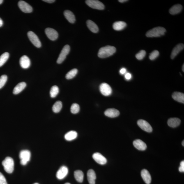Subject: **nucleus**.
Masks as SVG:
<instances>
[{
    "mask_svg": "<svg viewBox=\"0 0 184 184\" xmlns=\"http://www.w3.org/2000/svg\"><path fill=\"white\" fill-rule=\"evenodd\" d=\"M74 177L77 182L82 183L84 180V174L82 171L77 170L74 173Z\"/></svg>",
    "mask_w": 184,
    "mask_h": 184,
    "instance_id": "obj_28",
    "label": "nucleus"
},
{
    "mask_svg": "<svg viewBox=\"0 0 184 184\" xmlns=\"http://www.w3.org/2000/svg\"><path fill=\"white\" fill-rule=\"evenodd\" d=\"M0 184H8L6 179L1 172H0Z\"/></svg>",
    "mask_w": 184,
    "mask_h": 184,
    "instance_id": "obj_37",
    "label": "nucleus"
},
{
    "mask_svg": "<svg viewBox=\"0 0 184 184\" xmlns=\"http://www.w3.org/2000/svg\"><path fill=\"white\" fill-rule=\"evenodd\" d=\"M28 38L35 47L40 48L41 47V43L38 37L35 33L32 31H29L27 33Z\"/></svg>",
    "mask_w": 184,
    "mask_h": 184,
    "instance_id": "obj_7",
    "label": "nucleus"
},
{
    "mask_svg": "<svg viewBox=\"0 0 184 184\" xmlns=\"http://www.w3.org/2000/svg\"><path fill=\"white\" fill-rule=\"evenodd\" d=\"M125 79L127 80H129L131 79L132 75L130 73H128L125 74Z\"/></svg>",
    "mask_w": 184,
    "mask_h": 184,
    "instance_id": "obj_39",
    "label": "nucleus"
},
{
    "mask_svg": "<svg viewBox=\"0 0 184 184\" xmlns=\"http://www.w3.org/2000/svg\"><path fill=\"white\" fill-rule=\"evenodd\" d=\"M166 32L165 28L157 27L153 28L147 32L146 36L148 37H157L163 36Z\"/></svg>",
    "mask_w": 184,
    "mask_h": 184,
    "instance_id": "obj_2",
    "label": "nucleus"
},
{
    "mask_svg": "<svg viewBox=\"0 0 184 184\" xmlns=\"http://www.w3.org/2000/svg\"><path fill=\"white\" fill-rule=\"evenodd\" d=\"M3 0H0V4H1L3 3Z\"/></svg>",
    "mask_w": 184,
    "mask_h": 184,
    "instance_id": "obj_45",
    "label": "nucleus"
},
{
    "mask_svg": "<svg viewBox=\"0 0 184 184\" xmlns=\"http://www.w3.org/2000/svg\"><path fill=\"white\" fill-rule=\"evenodd\" d=\"M26 84L25 82H22L19 83L14 88L13 93L14 94L17 95L24 89L26 87Z\"/></svg>",
    "mask_w": 184,
    "mask_h": 184,
    "instance_id": "obj_26",
    "label": "nucleus"
},
{
    "mask_svg": "<svg viewBox=\"0 0 184 184\" xmlns=\"http://www.w3.org/2000/svg\"><path fill=\"white\" fill-rule=\"evenodd\" d=\"M181 120L178 118H170L168 120L167 123L169 127L172 128H176L180 125Z\"/></svg>",
    "mask_w": 184,
    "mask_h": 184,
    "instance_id": "obj_21",
    "label": "nucleus"
},
{
    "mask_svg": "<svg viewBox=\"0 0 184 184\" xmlns=\"http://www.w3.org/2000/svg\"><path fill=\"white\" fill-rule=\"evenodd\" d=\"M18 6L20 9L25 13H31L33 11V8L26 2L21 1L18 3Z\"/></svg>",
    "mask_w": 184,
    "mask_h": 184,
    "instance_id": "obj_11",
    "label": "nucleus"
},
{
    "mask_svg": "<svg viewBox=\"0 0 184 184\" xmlns=\"http://www.w3.org/2000/svg\"><path fill=\"white\" fill-rule=\"evenodd\" d=\"M184 141H183V142H182V145L184 146Z\"/></svg>",
    "mask_w": 184,
    "mask_h": 184,
    "instance_id": "obj_46",
    "label": "nucleus"
},
{
    "mask_svg": "<svg viewBox=\"0 0 184 184\" xmlns=\"http://www.w3.org/2000/svg\"><path fill=\"white\" fill-rule=\"evenodd\" d=\"M184 64L183 65V67H182V70H183V72H184Z\"/></svg>",
    "mask_w": 184,
    "mask_h": 184,
    "instance_id": "obj_44",
    "label": "nucleus"
},
{
    "mask_svg": "<svg viewBox=\"0 0 184 184\" xmlns=\"http://www.w3.org/2000/svg\"><path fill=\"white\" fill-rule=\"evenodd\" d=\"M119 1L120 3H123L125 2L128 1H127V0H119V1Z\"/></svg>",
    "mask_w": 184,
    "mask_h": 184,
    "instance_id": "obj_43",
    "label": "nucleus"
},
{
    "mask_svg": "<svg viewBox=\"0 0 184 184\" xmlns=\"http://www.w3.org/2000/svg\"><path fill=\"white\" fill-rule=\"evenodd\" d=\"M139 126L143 130L149 133L151 132L153 128L149 123L144 120L140 119L137 122Z\"/></svg>",
    "mask_w": 184,
    "mask_h": 184,
    "instance_id": "obj_9",
    "label": "nucleus"
},
{
    "mask_svg": "<svg viewBox=\"0 0 184 184\" xmlns=\"http://www.w3.org/2000/svg\"><path fill=\"white\" fill-rule=\"evenodd\" d=\"M2 165L5 171L9 174H11L14 169V162L13 159L7 157L2 162Z\"/></svg>",
    "mask_w": 184,
    "mask_h": 184,
    "instance_id": "obj_3",
    "label": "nucleus"
},
{
    "mask_svg": "<svg viewBox=\"0 0 184 184\" xmlns=\"http://www.w3.org/2000/svg\"><path fill=\"white\" fill-rule=\"evenodd\" d=\"M33 184H39V183H35Z\"/></svg>",
    "mask_w": 184,
    "mask_h": 184,
    "instance_id": "obj_48",
    "label": "nucleus"
},
{
    "mask_svg": "<svg viewBox=\"0 0 184 184\" xmlns=\"http://www.w3.org/2000/svg\"><path fill=\"white\" fill-rule=\"evenodd\" d=\"M126 26V23L123 21H118L113 24V27L115 30L119 31L124 29Z\"/></svg>",
    "mask_w": 184,
    "mask_h": 184,
    "instance_id": "obj_23",
    "label": "nucleus"
},
{
    "mask_svg": "<svg viewBox=\"0 0 184 184\" xmlns=\"http://www.w3.org/2000/svg\"><path fill=\"white\" fill-rule=\"evenodd\" d=\"M86 3L90 7L100 10L104 9L105 8L104 5L101 2L96 0H87Z\"/></svg>",
    "mask_w": 184,
    "mask_h": 184,
    "instance_id": "obj_5",
    "label": "nucleus"
},
{
    "mask_svg": "<svg viewBox=\"0 0 184 184\" xmlns=\"http://www.w3.org/2000/svg\"><path fill=\"white\" fill-rule=\"evenodd\" d=\"M93 157L94 160L97 163L103 165L107 163V159L101 154L96 153H94L93 155Z\"/></svg>",
    "mask_w": 184,
    "mask_h": 184,
    "instance_id": "obj_12",
    "label": "nucleus"
},
{
    "mask_svg": "<svg viewBox=\"0 0 184 184\" xmlns=\"http://www.w3.org/2000/svg\"><path fill=\"white\" fill-rule=\"evenodd\" d=\"M79 110H80V107L79 104L77 103H73L71 107V111L72 114H77L79 112Z\"/></svg>",
    "mask_w": 184,
    "mask_h": 184,
    "instance_id": "obj_33",
    "label": "nucleus"
},
{
    "mask_svg": "<svg viewBox=\"0 0 184 184\" xmlns=\"http://www.w3.org/2000/svg\"><path fill=\"white\" fill-rule=\"evenodd\" d=\"M7 80V77L6 75H3L0 77V89L3 87Z\"/></svg>",
    "mask_w": 184,
    "mask_h": 184,
    "instance_id": "obj_34",
    "label": "nucleus"
},
{
    "mask_svg": "<svg viewBox=\"0 0 184 184\" xmlns=\"http://www.w3.org/2000/svg\"><path fill=\"white\" fill-rule=\"evenodd\" d=\"M179 170L181 172H184V161H183L180 163V166L179 168Z\"/></svg>",
    "mask_w": 184,
    "mask_h": 184,
    "instance_id": "obj_38",
    "label": "nucleus"
},
{
    "mask_svg": "<svg viewBox=\"0 0 184 184\" xmlns=\"http://www.w3.org/2000/svg\"><path fill=\"white\" fill-rule=\"evenodd\" d=\"M141 176L143 179L147 184H150L151 183V177L149 171L146 169H143L141 171Z\"/></svg>",
    "mask_w": 184,
    "mask_h": 184,
    "instance_id": "obj_18",
    "label": "nucleus"
},
{
    "mask_svg": "<svg viewBox=\"0 0 184 184\" xmlns=\"http://www.w3.org/2000/svg\"><path fill=\"white\" fill-rule=\"evenodd\" d=\"M77 133L74 131H71L67 133L65 135V138L67 141H71L77 138Z\"/></svg>",
    "mask_w": 184,
    "mask_h": 184,
    "instance_id": "obj_27",
    "label": "nucleus"
},
{
    "mask_svg": "<svg viewBox=\"0 0 184 184\" xmlns=\"http://www.w3.org/2000/svg\"><path fill=\"white\" fill-rule=\"evenodd\" d=\"M133 145L137 149L141 151L145 150L147 148V146L144 141L140 139L135 140L133 142Z\"/></svg>",
    "mask_w": 184,
    "mask_h": 184,
    "instance_id": "obj_15",
    "label": "nucleus"
},
{
    "mask_svg": "<svg viewBox=\"0 0 184 184\" xmlns=\"http://www.w3.org/2000/svg\"><path fill=\"white\" fill-rule=\"evenodd\" d=\"M62 103L61 101H57L53 105L52 110L55 113H58L61 111L62 108Z\"/></svg>",
    "mask_w": 184,
    "mask_h": 184,
    "instance_id": "obj_29",
    "label": "nucleus"
},
{
    "mask_svg": "<svg viewBox=\"0 0 184 184\" xmlns=\"http://www.w3.org/2000/svg\"><path fill=\"white\" fill-rule=\"evenodd\" d=\"M3 22L2 19L0 18V27H1L3 26Z\"/></svg>",
    "mask_w": 184,
    "mask_h": 184,
    "instance_id": "obj_42",
    "label": "nucleus"
},
{
    "mask_svg": "<svg viewBox=\"0 0 184 184\" xmlns=\"http://www.w3.org/2000/svg\"><path fill=\"white\" fill-rule=\"evenodd\" d=\"M126 69L125 68H123L121 69V70L120 71V74L123 75V74H125L126 72Z\"/></svg>",
    "mask_w": 184,
    "mask_h": 184,
    "instance_id": "obj_40",
    "label": "nucleus"
},
{
    "mask_svg": "<svg viewBox=\"0 0 184 184\" xmlns=\"http://www.w3.org/2000/svg\"><path fill=\"white\" fill-rule=\"evenodd\" d=\"M68 173V169L66 166H61L56 173V177L58 179H63L67 176Z\"/></svg>",
    "mask_w": 184,
    "mask_h": 184,
    "instance_id": "obj_13",
    "label": "nucleus"
},
{
    "mask_svg": "<svg viewBox=\"0 0 184 184\" xmlns=\"http://www.w3.org/2000/svg\"><path fill=\"white\" fill-rule=\"evenodd\" d=\"M146 55V51L145 50H141L139 53L136 55V57L139 60H142L144 58Z\"/></svg>",
    "mask_w": 184,
    "mask_h": 184,
    "instance_id": "obj_35",
    "label": "nucleus"
},
{
    "mask_svg": "<svg viewBox=\"0 0 184 184\" xmlns=\"http://www.w3.org/2000/svg\"><path fill=\"white\" fill-rule=\"evenodd\" d=\"M172 97L176 101L184 103V93L180 92H175L173 94Z\"/></svg>",
    "mask_w": 184,
    "mask_h": 184,
    "instance_id": "obj_24",
    "label": "nucleus"
},
{
    "mask_svg": "<svg viewBox=\"0 0 184 184\" xmlns=\"http://www.w3.org/2000/svg\"><path fill=\"white\" fill-rule=\"evenodd\" d=\"M87 25L89 29L93 33H98L99 31V28L96 24L91 20H88L87 21Z\"/></svg>",
    "mask_w": 184,
    "mask_h": 184,
    "instance_id": "obj_25",
    "label": "nucleus"
},
{
    "mask_svg": "<svg viewBox=\"0 0 184 184\" xmlns=\"http://www.w3.org/2000/svg\"><path fill=\"white\" fill-rule=\"evenodd\" d=\"M59 93V89L58 87L54 86L51 88L50 91V96L51 98H55Z\"/></svg>",
    "mask_w": 184,
    "mask_h": 184,
    "instance_id": "obj_31",
    "label": "nucleus"
},
{
    "mask_svg": "<svg viewBox=\"0 0 184 184\" xmlns=\"http://www.w3.org/2000/svg\"><path fill=\"white\" fill-rule=\"evenodd\" d=\"M64 15L65 18L69 22L71 23H74L75 21V18L74 14L70 10H65Z\"/></svg>",
    "mask_w": 184,
    "mask_h": 184,
    "instance_id": "obj_20",
    "label": "nucleus"
},
{
    "mask_svg": "<svg viewBox=\"0 0 184 184\" xmlns=\"http://www.w3.org/2000/svg\"><path fill=\"white\" fill-rule=\"evenodd\" d=\"M184 45L183 43H180L175 47L171 52V58L174 59L177 55L183 49Z\"/></svg>",
    "mask_w": 184,
    "mask_h": 184,
    "instance_id": "obj_16",
    "label": "nucleus"
},
{
    "mask_svg": "<svg viewBox=\"0 0 184 184\" xmlns=\"http://www.w3.org/2000/svg\"><path fill=\"white\" fill-rule=\"evenodd\" d=\"M65 184H71L69 183H65Z\"/></svg>",
    "mask_w": 184,
    "mask_h": 184,
    "instance_id": "obj_47",
    "label": "nucleus"
},
{
    "mask_svg": "<svg viewBox=\"0 0 184 184\" xmlns=\"http://www.w3.org/2000/svg\"><path fill=\"white\" fill-rule=\"evenodd\" d=\"M78 72V70L77 69H74L70 70L67 73L65 76V77L67 79H73L77 75Z\"/></svg>",
    "mask_w": 184,
    "mask_h": 184,
    "instance_id": "obj_32",
    "label": "nucleus"
},
{
    "mask_svg": "<svg viewBox=\"0 0 184 184\" xmlns=\"http://www.w3.org/2000/svg\"><path fill=\"white\" fill-rule=\"evenodd\" d=\"M19 157L21 160V164L23 165H25L31 159V152L28 150H23L19 153Z\"/></svg>",
    "mask_w": 184,
    "mask_h": 184,
    "instance_id": "obj_4",
    "label": "nucleus"
},
{
    "mask_svg": "<svg viewBox=\"0 0 184 184\" xmlns=\"http://www.w3.org/2000/svg\"><path fill=\"white\" fill-rule=\"evenodd\" d=\"M43 1L49 3H52L55 1L54 0H43Z\"/></svg>",
    "mask_w": 184,
    "mask_h": 184,
    "instance_id": "obj_41",
    "label": "nucleus"
},
{
    "mask_svg": "<svg viewBox=\"0 0 184 184\" xmlns=\"http://www.w3.org/2000/svg\"><path fill=\"white\" fill-rule=\"evenodd\" d=\"M45 33L48 38L52 40H55L58 37L57 32L56 30L50 28H47L45 30Z\"/></svg>",
    "mask_w": 184,
    "mask_h": 184,
    "instance_id": "obj_10",
    "label": "nucleus"
},
{
    "mask_svg": "<svg viewBox=\"0 0 184 184\" xmlns=\"http://www.w3.org/2000/svg\"><path fill=\"white\" fill-rule=\"evenodd\" d=\"M159 53L157 50H154L150 54L149 59L151 60H154L156 59L159 56Z\"/></svg>",
    "mask_w": 184,
    "mask_h": 184,
    "instance_id": "obj_36",
    "label": "nucleus"
},
{
    "mask_svg": "<svg viewBox=\"0 0 184 184\" xmlns=\"http://www.w3.org/2000/svg\"><path fill=\"white\" fill-rule=\"evenodd\" d=\"M183 9V6L180 4H176L174 5L169 9V13L171 15H176L180 13Z\"/></svg>",
    "mask_w": 184,
    "mask_h": 184,
    "instance_id": "obj_22",
    "label": "nucleus"
},
{
    "mask_svg": "<svg viewBox=\"0 0 184 184\" xmlns=\"http://www.w3.org/2000/svg\"><path fill=\"white\" fill-rule=\"evenodd\" d=\"M87 177L88 181L90 184H95L96 176L95 171L91 169L88 171Z\"/></svg>",
    "mask_w": 184,
    "mask_h": 184,
    "instance_id": "obj_19",
    "label": "nucleus"
},
{
    "mask_svg": "<svg viewBox=\"0 0 184 184\" xmlns=\"http://www.w3.org/2000/svg\"><path fill=\"white\" fill-rule=\"evenodd\" d=\"M19 63L23 68L27 69L31 65V61L27 56L24 55L21 58Z\"/></svg>",
    "mask_w": 184,
    "mask_h": 184,
    "instance_id": "obj_14",
    "label": "nucleus"
},
{
    "mask_svg": "<svg viewBox=\"0 0 184 184\" xmlns=\"http://www.w3.org/2000/svg\"><path fill=\"white\" fill-rule=\"evenodd\" d=\"M105 115L110 118L117 117L120 114L119 111L115 109H109L104 112Z\"/></svg>",
    "mask_w": 184,
    "mask_h": 184,
    "instance_id": "obj_17",
    "label": "nucleus"
},
{
    "mask_svg": "<svg viewBox=\"0 0 184 184\" xmlns=\"http://www.w3.org/2000/svg\"><path fill=\"white\" fill-rule=\"evenodd\" d=\"M100 90L102 94L105 96L110 95L112 92L111 86L106 83H103L100 85Z\"/></svg>",
    "mask_w": 184,
    "mask_h": 184,
    "instance_id": "obj_8",
    "label": "nucleus"
},
{
    "mask_svg": "<svg viewBox=\"0 0 184 184\" xmlns=\"http://www.w3.org/2000/svg\"><path fill=\"white\" fill-rule=\"evenodd\" d=\"M70 49V48L69 45H66L64 46L59 55L57 61V62L58 64H61L64 61L67 56L69 53Z\"/></svg>",
    "mask_w": 184,
    "mask_h": 184,
    "instance_id": "obj_6",
    "label": "nucleus"
},
{
    "mask_svg": "<svg viewBox=\"0 0 184 184\" xmlns=\"http://www.w3.org/2000/svg\"><path fill=\"white\" fill-rule=\"evenodd\" d=\"M9 54L8 52H5L0 56V67L6 63L9 58Z\"/></svg>",
    "mask_w": 184,
    "mask_h": 184,
    "instance_id": "obj_30",
    "label": "nucleus"
},
{
    "mask_svg": "<svg viewBox=\"0 0 184 184\" xmlns=\"http://www.w3.org/2000/svg\"><path fill=\"white\" fill-rule=\"evenodd\" d=\"M116 48L113 46L107 45L102 47L99 51L98 56L99 57L104 58L112 55L116 52Z\"/></svg>",
    "mask_w": 184,
    "mask_h": 184,
    "instance_id": "obj_1",
    "label": "nucleus"
}]
</instances>
